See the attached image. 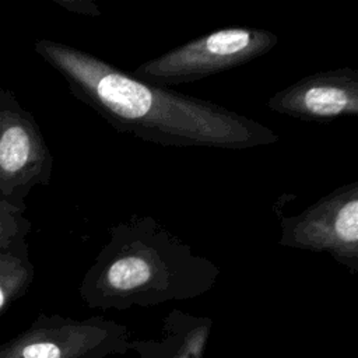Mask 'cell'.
I'll return each mask as SVG.
<instances>
[{"instance_id": "4", "label": "cell", "mask_w": 358, "mask_h": 358, "mask_svg": "<svg viewBox=\"0 0 358 358\" xmlns=\"http://www.w3.org/2000/svg\"><path fill=\"white\" fill-rule=\"evenodd\" d=\"M130 341L124 324L101 316H41L0 345V358H108L126 354Z\"/></svg>"}, {"instance_id": "8", "label": "cell", "mask_w": 358, "mask_h": 358, "mask_svg": "<svg viewBox=\"0 0 358 358\" xmlns=\"http://www.w3.org/2000/svg\"><path fill=\"white\" fill-rule=\"evenodd\" d=\"M211 327L207 316L173 309L164 317L158 337L130 341L129 350L138 358H203Z\"/></svg>"}, {"instance_id": "10", "label": "cell", "mask_w": 358, "mask_h": 358, "mask_svg": "<svg viewBox=\"0 0 358 358\" xmlns=\"http://www.w3.org/2000/svg\"><path fill=\"white\" fill-rule=\"evenodd\" d=\"M17 232V221L6 213H0V248L6 245V242L13 238Z\"/></svg>"}, {"instance_id": "11", "label": "cell", "mask_w": 358, "mask_h": 358, "mask_svg": "<svg viewBox=\"0 0 358 358\" xmlns=\"http://www.w3.org/2000/svg\"><path fill=\"white\" fill-rule=\"evenodd\" d=\"M59 3L62 6H64L66 8H70L71 11H76V13H81V14H87V15H99L101 14L98 7L92 1L81 0V1H59Z\"/></svg>"}, {"instance_id": "7", "label": "cell", "mask_w": 358, "mask_h": 358, "mask_svg": "<svg viewBox=\"0 0 358 358\" xmlns=\"http://www.w3.org/2000/svg\"><path fill=\"white\" fill-rule=\"evenodd\" d=\"M50 171L52 157L34 120L0 110V185L48 183Z\"/></svg>"}, {"instance_id": "6", "label": "cell", "mask_w": 358, "mask_h": 358, "mask_svg": "<svg viewBox=\"0 0 358 358\" xmlns=\"http://www.w3.org/2000/svg\"><path fill=\"white\" fill-rule=\"evenodd\" d=\"M273 112L303 122L331 123L358 115V70L338 67L299 78L267 102Z\"/></svg>"}, {"instance_id": "2", "label": "cell", "mask_w": 358, "mask_h": 358, "mask_svg": "<svg viewBox=\"0 0 358 358\" xmlns=\"http://www.w3.org/2000/svg\"><path fill=\"white\" fill-rule=\"evenodd\" d=\"M220 271L161 222L136 214L112 227L80 295L92 309L148 308L208 292Z\"/></svg>"}, {"instance_id": "1", "label": "cell", "mask_w": 358, "mask_h": 358, "mask_svg": "<svg viewBox=\"0 0 358 358\" xmlns=\"http://www.w3.org/2000/svg\"><path fill=\"white\" fill-rule=\"evenodd\" d=\"M36 52L67 81L73 95L112 127L164 147L246 150L280 136L215 102L158 87L71 45L35 43Z\"/></svg>"}, {"instance_id": "5", "label": "cell", "mask_w": 358, "mask_h": 358, "mask_svg": "<svg viewBox=\"0 0 358 358\" xmlns=\"http://www.w3.org/2000/svg\"><path fill=\"white\" fill-rule=\"evenodd\" d=\"M278 243L323 252L358 271V180L343 185L296 215L280 218Z\"/></svg>"}, {"instance_id": "3", "label": "cell", "mask_w": 358, "mask_h": 358, "mask_svg": "<svg viewBox=\"0 0 358 358\" xmlns=\"http://www.w3.org/2000/svg\"><path fill=\"white\" fill-rule=\"evenodd\" d=\"M277 42L278 36L267 29L221 28L141 63L130 74L144 83L169 88L239 67L263 56Z\"/></svg>"}, {"instance_id": "9", "label": "cell", "mask_w": 358, "mask_h": 358, "mask_svg": "<svg viewBox=\"0 0 358 358\" xmlns=\"http://www.w3.org/2000/svg\"><path fill=\"white\" fill-rule=\"evenodd\" d=\"M32 278V267L25 257L14 253L0 255V312L20 296Z\"/></svg>"}]
</instances>
